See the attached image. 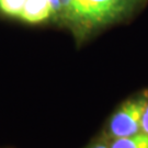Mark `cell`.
<instances>
[{
    "label": "cell",
    "mask_w": 148,
    "mask_h": 148,
    "mask_svg": "<svg viewBox=\"0 0 148 148\" xmlns=\"http://www.w3.org/2000/svg\"><path fill=\"white\" fill-rule=\"evenodd\" d=\"M25 0H0V11L9 16L19 18Z\"/></svg>",
    "instance_id": "5"
},
{
    "label": "cell",
    "mask_w": 148,
    "mask_h": 148,
    "mask_svg": "<svg viewBox=\"0 0 148 148\" xmlns=\"http://www.w3.org/2000/svg\"><path fill=\"white\" fill-rule=\"evenodd\" d=\"M108 144L110 148H148V135L139 132L126 137L110 139Z\"/></svg>",
    "instance_id": "4"
},
{
    "label": "cell",
    "mask_w": 148,
    "mask_h": 148,
    "mask_svg": "<svg viewBox=\"0 0 148 148\" xmlns=\"http://www.w3.org/2000/svg\"><path fill=\"white\" fill-rule=\"evenodd\" d=\"M85 148H110V147H109L108 140L101 134H99Z\"/></svg>",
    "instance_id": "7"
},
{
    "label": "cell",
    "mask_w": 148,
    "mask_h": 148,
    "mask_svg": "<svg viewBox=\"0 0 148 148\" xmlns=\"http://www.w3.org/2000/svg\"><path fill=\"white\" fill-rule=\"evenodd\" d=\"M142 132L148 135V100L144 110L143 116H142Z\"/></svg>",
    "instance_id": "8"
},
{
    "label": "cell",
    "mask_w": 148,
    "mask_h": 148,
    "mask_svg": "<svg viewBox=\"0 0 148 148\" xmlns=\"http://www.w3.org/2000/svg\"><path fill=\"white\" fill-rule=\"evenodd\" d=\"M55 16L49 0H25L19 19L27 23H40Z\"/></svg>",
    "instance_id": "3"
},
{
    "label": "cell",
    "mask_w": 148,
    "mask_h": 148,
    "mask_svg": "<svg viewBox=\"0 0 148 148\" xmlns=\"http://www.w3.org/2000/svg\"><path fill=\"white\" fill-rule=\"evenodd\" d=\"M0 148H11V147H0Z\"/></svg>",
    "instance_id": "9"
},
{
    "label": "cell",
    "mask_w": 148,
    "mask_h": 148,
    "mask_svg": "<svg viewBox=\"0 0 148 148\" xmlns=\"http://www.w3.org/2000/svg\"><path fill=\"white\" fill-rule=\"evenodd\" d=\"M55 16L71 19V0H49Z\"/></svg>",
    "instance_id": "6"
},
{
    "label": "cell",
    "mask_w": 148,
    "mask_h": 148,
    "mask_svg": "<svg viewBox=\"0 0 148 148\" xmlns=\"http://www.w3.org/2000/svg\"><path fill=\"white\" fill-rule=\"evenodd\" d=\"M143 0H71V20L85 24H106L127 16Z\"/></svg>",
    "instance_id": "1"
},
{
    "label": "cell",
    "mask_w": 148,
    "mask_h": 148,
    "mask_svg": "<svg viewBox=\"0 0 148 148\" xmlns=\"http://www.w3.org/2000/svg\"><path fill=\"white\" fill-rule=\"evenodd\" d=\"M148 100V89L123 101L111 114L100 133L106 140L142 132V116Z\"/></svg>",
    "instance_id": "2"
}]
</instances>
